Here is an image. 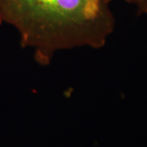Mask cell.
<instances>
[{
    "label": "cell",
    "instance_id": "6da1fadb",
    "mask_svg": "<svg viewBox=\"0 0 147 147\" xmlns=\"http://www.w3.org/2000/svg\"><path fill=\"white\" fill-rule=\"evenodd\" d=\"M0 21L16 28L42 65L58 51L102 47L115 28L110 0H0Z\"/></svg>",
    "mask_w": 147,
    "mask_h": 147
},
{
    "label": "cell",
    "instance_id": "7a4b0ae2",
    "mask_svg": "<svg viewBox=\"0 0 147 147\" xmlns=\"http://www.w3.org/2000/svg\"><path fill=\"white\" fill-rule=\"evenodd\" d=\"M124 1L136 6L140 14L147 13V0H124Z\"/></svg>",
    "mask_w": 147,
    "mask_h": 147
}]
</instances>
